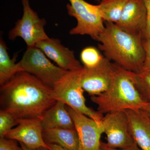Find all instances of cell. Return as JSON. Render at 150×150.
Masks as SVG:
<instances>
[{"label": "cell", "mask_w": 150, "mask_h": 150, "mask_svg": "<svg viewBox=\"0 0 150 150\" xmlns=\"http://www.w3.org/2000/svg\"><path fill=\"white\" fill-rule=\"evenodd\" d=\"M113 66V76L109 87L103 93L91 98L97 105V111L103 114L114 111L142 110L148 101L137 86L136 73L114 63Z\"/></svg>", "instance_id": "3957f363"}, {"label": "cell", "mask_w": 150, "mask_h": 150, "mask_svg": "<svg viewBox=\"0 0 150 150\" xmlns=\"http://www.w3.org/2000/svg\"><path fill=\"white\" fill-rule=\"evenodd\" d=\"M102 125L106 136V144L110 147L125 148L136 144L129 130L125 111L108 112L103 116Z\"/></svg>", "instance_id": "ba28073f"}, {"label": "cell", "mask_w": 150, "mask_h": 150, "mask_svg": "<svg viewBox=\"0 0 150 150\" xmlns=\"http://www.w3.org/2000/svg\"><path fill=\"white\" fill-rule=\"evenodd\" d=\"M105 25L97 40L105 57L125 69L139 72L145 59L143 37L126 32L113 23Z\"/></svg>", "instance_id": "7a4b0ae2"}, {"label": "cell", "mask_w": 150, "mask_h": 150, "mask_svg": "<svg viewBox=\"0 0 150 150\" xmlns=\"http://www.w3.org/2000/svg\"><path fill=\"white\" fill-rule=\"evenodd\" d=\"M146 10V25L144 39H150V0H144Z\"/></svg>", "instance_id": "cb8c5ba5"}, {"label": "cell", "mask_w": 150, "mask_h": 150, "mask_svg": "<svg viewBox=\"0 0 150 150\" xmlns=\"http://www.w3.org/2000/svg\"><path fill=\"white\" fill-rule=\"evenodd\" d=\"M150 118V101L148 102L147 104L142 109Z\"/></svg>", "instance_id": "4316f807"}, {"label": "cell", "mask_w": 150, "mask_h": 150, "mask_svg": "<svg viewBox=\"0 0 150 150\" xmlns=\"http://www.w3.org/2000/svg\"><path fill=\"white\" fill-rule=\"evenodd\" d=\"M35 46L63 69L71 71L83 68L76 58L74 51L64 46L59 39L49 38L38 42Z\"/></svg>", "instance_id": "4fadbf2b"}, {"label": "cell", "mask_w": 150, "mask_h": 150, "mask_svg": "<svg viewBox=\"0 0 150 150\" xmlns=\"http://www.w3.org/2000/svg\"><path fill=\"white\" fill-rule=\"evenodd\" d=\"M18 64L21 71L33 75L52 88L69 72L52 64L43 51L35 46L27 47Z\"/></svg>", "instance_id": "8992f818"}, {"label": "cell", "mask_w": 150, "mask_h": 150, "mask_svg": "<svg viewBox=\"0 0 150 150\" xmlns=\"http://www.w3.org/2000/svg\"><path fill=\"white\" fill-rule=\"evenodd\" d=\"M56 102L53 89L25 72H18L1 86V110L18 120L40 117Z\"/></svg>", "instance_id": "6da1fadb"}, {"label": "cell", "mask_w": 150, "mask_h": 150, "mask_svg": "<svg viewBox=\"0 0 150 150\" xmlns=\"http://www.w3.org/2000/svg\"><path fill=\"white\" fill-rule=\"evenodd\" d=\"M21 3L23 15L9 32L8 38L14 40L20 37L27 47L35 46L38 42L49 38L44 29L46 20L40 18L37 13L33 10L29 0H21Z\"/></svg>", "instance_id": "52a82bcc"}, {"label": "cell", "mask_w": 150, "mask_h": 150, "mask_svg": "<svg viewBox=\"0 0 150 150\" xmlns=\"http://www.w3.org/2000/svg\"><path fill=\"white\" fill-rule=\"evenodd\" d=\"M79 136V150H99L100 137L104 133L102 124L67 106Z\"/></svg>", "instance_id": "8fae6325"}, {"label": "cell", "mask_w": 150, "mask_h": 150, "mask_svg": "<svg viewBox=\"0 0 150 150\" xmlns=\"http://www.w3.org/2000/svg\"><path fill=\"white\" fill-rule=\"evenodd\" d=\"M43 137L46 144H56L66 150H79V136L76 128H54L43 130Z\"/></svg>", "instance_id": "2e32d148"}, {"label": "cell", "mask_w": 150, "mask_h": 150, "mask_svg": "<svg viewBox=\"0 0 150 150\" xmlns=\"http://www.w3.org/2000/svg\"><path fill=\"white\" fill-rule=\"evenodd\" d=\"M19 143L20 144L21 146L22 147L23 150H43V148H39V149H30V148H28V147H27V146H25V145L24 144H23V143H21V142H19Z\"/></svg>", "instance_id": "83f0119b"}, {"label": "cell", "mask_w": 150, "mask_h": 150, "mask_svg": "<svg viewBox=\"0 0 150 150\" xmlns=\"http://www.w3.org/2000/svg\"><path fill=\"white\" fill-rule=\"evenodd\" d=\"M5 42L1 38L0 40V85L4 84L21 71L18 63H16V55L11 59Z\"/></svg>", "instance_id": "e0dca14e"}, {"label": "cell", "mask_w": 150, "mask_h": 150, "mask_svg": "<svg viewBox=\"0 0 150 150\" xmlns=\"http://www.w3.org/2000/svg\"><path fill=\"white\" fill-rule=\"evenodd\" d=\"M129 0H102L97 5L100 13L105 22L116 23Z\"/></svg>", "instance_id": "ac0fdd59"}, {"label": "cell", "mask_w": 150, "mask_h": 150, "mask_svg": "<svg viewBox=\"0 0 150 150\" xmlns=\"http://www.w3.org/2000/svg\"><path fill=\"white\" fill-rule=\"evenodd\" d=\"M43 150H48L47 149H46V148H43Z\"/></svg>", "instance_id": "f1b7e54d"}, {"label": "cell", "mask_w": 150, "mask_h": 150, "mask_svg": "<svg viewBox=\"0 0 150 150\" xmlns=\"http://www.w3.org/2000/svg\"><path fill=\"white\" fill-rule=\"evenodd\" d=\"M99 150H142L138 146L137 144H134L133 146L129 147L122 148V149H118V148H115L110 147L106 144V143H103L102 142L100 144V147Z\"/></svg>", "instance_id": "d4e9b609"}, {"label": "cell", "mask_w": 150, "mask_h": 150, "mask_svg": "<svg viewBox=\"0 0 150 150\" xmlns=\"http://www.w3.org/2000/svg\"><path fill=\"white\" fill-rule=\"evenodd\" d=\"M0 150H23L22 147L18 146L16 140L0 138Z\"/></svg>", "instance_id": "7402d4cb"}, {"label": "cell", "mask_w": 150, "mask_h": 150, "mask_svg": "<svg viewBox=\"0 0 150 150\" xmlns=\"http://www.w3.org/2000/svg\"><path fill=\"white\" fill-rule=\"evenodd\" d=\"M68 13L77 21L75 27L70 30L71 35H88L97 41L105 28V22L100 13L97 5L85 0H68Z\"/></svg>", "instance_id": "5b68a950"}, {"label": "cell", "mask_w": 150, "mask_h": 150, "mask_svg": "<svg viewBox=\"0 0 150 150\" xmlns=\"http://www.w3.org/2000/svg\"><path fill=\"white\" fill-rule=\"evenodd\" d=\"M40 118L43 130L54 128H76L72 118L67 110V105L60 100H57Z\"/></svg>", "instance_id": "9a60e30c"}, {"label": "cell", "mask_w": 150, "mask_h": 150, "mask_svg": "<svg viewBox=\"0 0 150 150\" xmlns=\"http://www.w3.org/2000/svg\"><path fill=\"white\" fill-rule=\"evenodd\" d=\"M146 10L144 0H129L119 21L115 23L124 31L144 39L146 25Z\"/></svg>", "instance_id": "7c38bea8"}, {"label": "cell", "mask_w": 150, "mask_h": 150, "mask_svg": "<svg viewBox=\"0 0 150 150\" xmlns=\"http://www.w3.org/2000/svg\"><path fill=\"white\" fill-rule=\"evenodd\" d=\"M50 146V150H66L63 149L62 147L56 144H48Z\"/></svg>", "instance_id": "484cf974"}, {"label": "cell", "mask_w": 150, "mask_h": 150, "mask_svg": "<svg viewBox=\"0 0 150 150\" xmlns=\"http://www.w3.org/2000/svg\"><path fill=\"white\" fill-rule=\"evenodd\" d=\"M66 74L53 88V95L56 100L64 103L76 112L82 113L102 124L103 114L88 107L86 104L84 90L81 85L83 69Z\"/></svg>", "instance_id": "277c9868"}, {"label": "cell", "mask_w": 150, "mask_h": 150, "mask_svg": "<svg viewBox=\"0 0 150 150\" xmlns=\"http://www.w3.org/2000/svg\"><path fill=\"white\" fill-rule=\"evenodd\" d=\"M143 44L145 52V59L141 71H150V39H143Z\"/></svg>", "instance_id": "603a6c76"}, {"label": "cell", "mask_w": 150, "mask_h": 150, "mask_svg": "<svg viewBox=\"0 0 150 150\" xmlns=\"http://www.w3.org/2000/svg\"><path fill=\"white\" fill-rule=\"evenodd\" d=\"M102 1V0H97V1H98V2H100V1Z\"/></svg>", "instance_id": "f546056e"}, {"label": "cell", "mask_w": 150, "mask_h": 150, "mask_svg": "<svg viewBox=\"0 0 150 150\" xmlns=\"http://www.w3.org/2000/svg\"><path fill=\"white\" fill-rule=\"evenodd\" d=\"M137 84L140 92L147 101H150V71L136 73Z\"/></svg>", "instance_id": "ffe728a7"}, {"label": "cell", "mask_w": 150, "mask_h": 150, "mask_svg": "<svg viewBox=\"0 0 150 150\" xmlns=\"http://www.w3.org/2000/svg\"><path fill=\"white\" fill-rule=\"evenodd\" d=\"M99 51L93 46H89L84 48L81 53V61L83 67L87 69H91L100 64L104 58Z\"/></svg>", "instance_id": "d6986e66"}, {"label": "cell", "mask_w": 150, "mask_h": 150, "mask_svg": "<svg viewBox=\"0 0 150 150\" xmlns=\"http://www.w3.org/2000/svg\"><path fill=\"white\" fill-rule=\"evenodd\" d=\"M125 112L134 142L141 150H150V118L142 109Z\"/></svg>", "instance_id": "5bb4252c"}, {"label": "cell", "mask_w": 150, "mask_h": 150, "mask_svg": "<svg viewBox=\"0 0 150 150\" xmlns=\"http://www.w3.org/2000/svg\"><path fill=\"white\" fill-rule=\"evenodd\" d=\"M113 74V63L104 56L99 64L94 68L83 67L81 77L82 87L91 96L99 95L110 86Z\"/></svg>", "instance_id": "30bf717a"}, {"label": "cell", "mask_w": 150, "mask_h": 150, "mask_svg": "<svg viewBox=\"0 0 150 150\" xmlns=\"http://www.w3.org/2000/svg\"><path fill=\"white\" fill-rule=\"evenodd\" d=\"M43 129L40 117L22 118L18 124L6 133L4 137L23 143L30 149L44 148L50 150L43 137Z\"/></svg>", "instance_id": "9c48e42d"}, {"label": "cell", "mask_w": 150, "mask_h": 150, "mask_svg": "<svg viewBox=\"0 0 150 150\" xmlns=\"http://www.w3.org/2000/svg\"><path fill=\"white\" fill-rule=\"evenodd\" d=\"M18 124L16 119L9 112L5 110H0V138L4 137L6 133Z\"/></svg>", "instance_id": "44dd1931"}]
</instances>
